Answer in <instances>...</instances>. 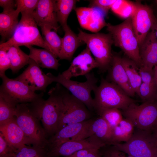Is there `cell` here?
I'll list each match as a JSON object with an SVG mask.
<instances>
[{"label":"cell","instance_id":"1","mask_svg":"<svg viewBox=\"0 0 157 157\" xmlns=\"http://www.w3.org/2000/svg\"><path fill=\"white\" fill-rule=\"evenodd\" d=\"M65 90L57 83L48 92L49 97L47 100L42 98L31 103L33 108H29L34 115L41 121L46 131L51 135H53L58 130Z\"/></svg>","mask_w":157,"mask_h":157},{"label":"cell","instance_id":"2","mask_svg":"<svg viewBox=\"0 0 157 157\" xmlns=\"http://www.w3.org/2000/svg\"><path fill=\"white\" fill-rule=\"evenodd\" d=\"M93 91L94 111L98 115L107 108L124 109L136 102L117 85L103 78Z\"/></svg>","mask_w":157,"mask_h":157},{"label":"cell","instance_id":"3","mask_svg":"<svg viewBox=\"0 0 157 157\" xmlns=\"http://www.w3.org/2000/svg\"><path fill=\"white\" fill-rule=\"evenodd\" d=\"M33 13H21V19L12 36L6 42L1 43L0 48L35 45L50 51L40 34Z\"/></svg>","mask_w":157,"mask_h":157},{"label":"cell","instance_id":"4","mask_svg":"<svg viewBox=\"0 0 157 157\" xmlns=\"http://www.w3.org/2000/svg\"><path fill=\"white\" fill-rule=\"evenodd\" d=\"M106 26L115 45L120 48L128 57L139 67H141L142 62L140 46L133 27L131 17L117 25L108 23Z\"/></svg>","mask_w":157,"mask_h":157},{"label":"cell","instance_id":"5","mask_svg":"<svg viewBox=\"0 0 157 157\" xmlns=\"http://www.w3.org/2000/svg\"><path fill=\"white\" fill-rule=\"evenodd\" d=\"M78 36L81 41L86 44L93 55L99 71L104 72L108 70L113 56L111 47L113 41L110 34L97 33L90 34L79 30Z\"/></svg>","mask_w":157,"mask_h":157},{"label":"cell","instance_id":"6","mask_svg":"<svg viewBox=\"0 0 157 157\" xmlns=\"http://www.w3.org/2000/svg\"><path fill=\"white\" fill-rule=\"evenodd\" d=\"M111 145L133 157H157V138L151 131L137 129L128 142Z\"/></svg>","mask_w":157,"mask_h":157},{"label":"cell","instance_id":"7","mask_svg":"<svg viewBox=\"0 0 157 157\" xmlns=\"http://www.w3.org/2000/svg\"><path fill=\"white\" fill-rule=\"evenodd\" d=\"M15 121L30 143L44 148L48 141L39 124L38 119L34 115L28 106L24 103L17 105L15 116Z\"/></svg>","mask_w":157,"mask_h":157},{"label":"cell","instance_id":"8","mask_svg":"<svg viewBox=\"0 0 157 157\" xmlns=\"http://www.w3.org/2000/svg\"><path fill=\"white\" fill-rule=\"evenodd\" d=\"M47 75L52 82H56L65 87L67 90L77 99L81 101L92 112L94 111V99L91 96V92L97 86V79L92 73H89L85 76L86 80L80 82L66 79L60 73L55 76L51 73Z\"/></svg>","mask_w":157,"mask_h":157},{"label":"cell","instance_id":"9","mask_svg":"<svg viewBox=\"0 0 157 157\" xmlns=\"http://www.w3.org/2000/svg\"><path fill=\"white\" fill-rule=\"evenodd\" d=\"M122 113L137 129L151 131L157 125V102L156 101L144 102L140 105L133 103L122 110Z\"/></svg>","mask_w":157,"mask_h":157},{"label":"cell","instance_id":"10","mask_svg":"<svg viewBox=\"0 0 157 157\" xmlns=\"http://www.w3.org/2000/svg\"><path fill=\"white\" fill-rule=\"evenodd\" d=\"M92 116V112L84 104L67 90H65L58 131L66 126L89 120Z\"/></svg>","mask_w":157,"mask_h":157},{"label":"cell","instance_id":"11","mask_svg":"<svg viewBox=\"0 0 157 157\" xmlns=\"http://www.w3.org/2000/svg\"><path fill=\"white\" fill-rule=\"evenodd\" d=\"M2 81L0 94L15 103H33L42 98L43 93L37 94L22 82L8 78L5 74L0 76Z\"/></svg>","mask_w":157,"mask_h":157},{"label":"cell","instance_id":"12","mask_svg":"<svg viewBox=\"0 0 157 157\" xmlns=\"http://www.w3.org/2000/svg\"><path fill=\"white\" fill-rule=\"evenodd\" d=\"M94 120L91 118L60 129L48 140L47 150L66 141L80 140L91 136V126Z\"/></svg>","mask_w":157,"mask_h":157},{"label":"cell","instance_id":"13","mask_svg":"<svg viewBox=\"0 0 157 157\" xmlns=\"http://www.w3.org/2000/svg\"><path fill=\"white\" fill-rule=\"evenodd\" d=\"M135 5V10L131 17L132 23L140 47L157 20L149 6L139 3Z\"/></svg>","mask_w":157,"mask_h":157},{"label":"cell","instance_id":"14","mask_svg":"<svg viewBox=\"0 0 157 157\" xmlns=\"http://www.w3.org/2000/svg\"><path fill=\"white\" fill-rule=\"evenodd\" d=\"M106 146L93 135L84 139L64 142L47 151L49 157H67L80 150L93 148L100 149Z\"/></svg>","mask_w":157,"mask_h":157},{"label":"cell","instance_id":"15","mask_svg":"<svg viewBox=\"0 0 157 157\" xmlns=\"http://www.w3.org/2000/svg\"><path fill=\"white\" fill-rule=\"evenodd\" d=\"M15 78L22 82L35 92L37 90L45 92L47 87L53 82L47 74L44 73L31 58L28 67Z\"/></svg>","mask_w":157,"mask_h":157},{"label":"cell","instance_id":"16","mask_svg":"<svg viewBox=\"0 0 157 157\" xmlns=\"http://www.w3.org/2000/svg\"><path fill=\"white\" fill-rule=\"evenodd\" d=\"M98 67L97 63L86 47L74 58L68 68L61 74L66 79H70L73 77L85 75L93 69Z\"/></svg>","mask_w":157,"mask_h":157},{"label":"cell","instance_id":"17","mask_svg":"<svg viewBox=\"0 0 157 157\" xmlns=\"http://www.w3.org/2000/svg\"><path fill=\"white\" fill-rule=\"evenodd\" d=\"M122 58L113 53L110 66L108 70V81L113 82L121 88L129 96L134 97L135 93L131 85L122 63Z\"/></svg>","mask_w":157,"mask_h":157},{"label":"cell","instance_id":"18","mask_svg":"<svg viewBox=\"0 0 157 157\" xmlns=\"http://www.w3.org/2000/svg\"><path fill=\"white\" fill-rule=\"evenodd\" d=\"M56 0H39L37 7L33 13L37 25L44 24L50 25L57 30L59 28L57 20Z\"/></svg>","mask_w":157,"mask_h":157},{"label":"cell","instance_id":"19","mask_svg":"<svg viewBox=\"0 0 157 157\" xmlns=\"http://www.w3.org/2000/svg\"><path fill=\"white\" fill-rule=\"evenodd\" d=\"M0 134L8 144L17 150L25 145L30 144L15 117L0 125Z\"/></svg>","mask_w":157,"mask_h":157},{"label":"cell","instance_id":"20","mask_svg":"<svg viewBox=\"0 0 157 157\" xmlns=\"http://www.w3.org/2000/svg\"><path fill=\"white\" fill-rule=\"evenodd\" d=\"M140 53L142 62L141 67L153 69L157 65V39L152 28L140 46Z\"/></svg>","mask_w":157,"mask_h":157},{"label":"cell","instance_id":"21","mask_svg":"<svg viewBox=\"0 0 157 157\" xmlns=\"http://www.w3.org/2000/svg\"><path fill=\"white\" fill-rule=\"evenodd\" d=\"M63 28L65 34L62 38L61 48L58 57L61 60H70L77 48L83 43L68 25Z\"/></svg>","mask_w":157,"mask_h":157},{"label":"cell","instance_id":"22","mask_svg":"<svg viewBox=\"0 0 157 157\" xmlns=\"http://www.w3.org/2000/svg\"><path fill=\"white\" fill-rule=\"evenodd\" d=\"M29 50L30 58L40 67L57 70L60 65L57 57L51 51L45 49H39L32 46L27 47Z\"/></svg>","mask_w":157,"mask_h":157},{"label":"cell","instance_id":"23","mask_svg":"<svg viewBox=\"0 0 157 157\" xmlns=\"http://www.w3.org/2000/svg\"><path fill=\"white\" fill-rule=\"evenodd\" d=\"M19 13L14 9L0 13V34L3 40H8L12 36L19 22Z\"/></svg>","mask_w":157,"mask_h":157},{"label":"cell","instance_id":"24","mask_svg":"<svg viewBox=\"0 0 157 157\" xmlns=\"http://www.w3.org/2000/svg\"><path fill=\"white\" fill-rule=\"evenodd\" d=\"M40 28L42 37L50 51L57 58L61 49L62 38L57 33V30L52 26L44 24L38 25Z\"/></svg>","mask_w":157,"mask_h":157},{"label":"cell","instance_id":"25","mask_svg":"<svg viewBox=\"0 0 157 157\" xmlns=\"http://www.w3.org/2000/svg\"><path fill=\"white\" fill-rule=\"evenodd\" d=\"M92 135H94L100 141L106 145H111L112 129L103 118L100 117L94 119L91 126Z\"/></svg>","mask_w":157,"mask_h":157},{"label":"cell","instance_id":"26","mask_svg":"<svg viewBox=\"0 0 157 157\" xmlns=\"http://www.w3.org/2000/svg\"><path fill=\"white\" fill-rule=\"evenodd\" d=\"M135 126L129 119H123L112 129V138L111 145L121 142H128L132 136Z\"/></svg>","mask_w":157,"mask_h":157},{"label":"cell","instance_id":"27","mask_svg":"<svg viewBox=\"0 0 157 157\" xmlns=\"http://www.w3.org/2000/svg\"><path fill=\"white\" fill-rule=\"evenodd\" d=\"M122 61L131 86L135 93L138 96L139 88L142 83L139 72V67L134 61L128 57L122 58Z\"/></svg>","mask_w":157,"mask_h":157},{"label":"cell","instance_id":"28","mask_svg":"<svg viewBox=\"0 0 157 157\" xmlns=\"http://www.w3.org/2000/svg\"><path fill=\"white\" fill-rule=\"evenodd\" d=\"M8 53L10 62V69L13 74L17 72L25 65L28 64L30 59L29 55L22 51L19 47H11Z\"/></svg>","mask_w":157,"mask_h":157},{"label":"cell","instance_id":"29","mask_svg":"<svg viewBox=\"0 0 157 157\" xmlns=\"http://www.w3.org/2000/svg\"><path fill=\"white\" fill-rule=\"evenodd\" d=\"M87 19V29L91 32H97L103 27L106 26L104 13L96 7H91Z\"/></svg>","mask_w":157,"mask_h":157},{"label":"cell","instance_id":"30","mask_svg":"<svg viewBox=\"0 0 157 157\" xmlns=\"http://www.w3.org/2000/svg\"><path fill=\"white\" fill-rule=\"evenodd\" d=\"M77 1L75 0H56L57 20L63 28L67 25V21L68 17L72 10L75 8Z\"/></svg>","mask_w":157,"mask_h":157},{"label":"cell","instance_id":"31","mask_svg":"<svg viewBox=\"0 0 157 157\" xmlns=\"http://www.w3.org/2000/svg\"><path fill=\"white\" fill-rule=\"evenodd\" d=\"M17 105L0 94V125L15 117Z\"/></svg>","mask_w":157,"mask_h":157},{"label":"cell","instance_id":"32","mask_svg":"<svg viewBox=\"0 0 157 157\" xmlns=\"http://www.w3.org/2000/svg\"><path fill=\"white\" fill-rule=\"evenodd\" d=\"M135 3L124 0H116L111 9L115 13L127 18L132 17L135 9Z\"/></svg>","mask_w":157,"mask_h":157},{"label":"cell","instance_id":"33","mask_svg":"<svg viewBox=\"0 0 157 157\" xmlns=\"http://www.w3.org/2000/svg\"><path fill=\"white\" fill-rule=\"evenodd\" d=\"M15 157H49L45 148L25 145L17 149Z\"/></svg>","mask_w":157,"mask_h":157},{"label":"cell","instance_id":"34","mask_svg":"<svg viewBox=\"0 0 157 157\" xmlns=\"http://www.w3.org/2000/svg\"><path fill=\"white\" fill-rule=\"evenodd\" d=\"M98 115L104 119L112 129L123 119L122 112L116 108L104 109Z\"/></svg>","mask_w":157,"mask_h":157},{"label":"cell","instance_id":"35","mask_svg":"<svg viewBox=\"0 0 157 157\" xmlns=\"http://www.w3.org/2000/svg\"><path fill=\"white\" fill-rule=\"evenodd\" d=\"M138 96L144 102L155 101L157 100V86L156 84L142 83Z\"/></svg>","mask_w":157,"mask_h":157},{"label":"cell","instance_id":"36","mask_svg":"<svg viewBox=\"0 0 157 157\" xmlns=\"http://www.w3.org/2000/svg\"><path fill=\"white\" fill-rule=\"evenodd\" d=\"M39 0H15L16 9L19 13H33L36 8Z\"/></svg>","mask_w":157,"mask_h":157},{"label":"cell","instance_id":"37","mask_svg":"<svg viewBox=\"0 0 157 157\" xmlns=\"http://www.w3.org/2000/svg\"><path fill=\"white\" fill-rule=\"evenodd\" d=\"M8 49L6 48H0V76L5 74V71L10 68V62L8 53Z\"/></svg>","mask_w":157,"mask_h":157},{"label":"cell","instance_id":"38","mask_svg":"<svg viewBox=\"0 0 157 157\" xmlns=\"http://www.w3.org/2000/svg\"><path fill=\"white\" fill-rule=\"evenodd\" d=\"M16 151L0 134V157H15Z\"/></svg>","mask_w":157,"mask_h":157},{"label":"cell","instance_id":"39","mask_svg":"<svg viewBox=\"0 0 157 157\" xmlns=\"http://www.w3.org/2000/svg\"><path fill=\"white\" fill-rule=\"evenodd\" d=\"M116 0H93L90 1L89 7H96L101 10L106 15Z\"/></svg>","mask_w":157,"mask_h":157},{"label":"cell","instance_id":"40","mask_svg":"<svg viewBox=\"0 0 157 157\" xmlns=\"http://www.w3.org/2000/svg\"><path fill=\"white\" fill-rule=\"evenodd\" d=\"M99 149L94 148L82 149L67 157H102Z\"/></svg>","mask_w":157,"mask_h":157},{"label":"cell","instance_id":"41","mask_svg":"<svg viewBox=\"0 0 157 157\" xmlns=\"http://www.w3.org/2000/svg\"><path fill=\"white\" fill-rule=\"evenodd\" d=\"M125 154L113 146L106 149L102 154L100 153L102 157H133L129 155L126 156Z\"/></svg>","mask_w":157,"mask_h":157},{"label":"cell","instance_id":"42","mask_svg":"<svg viewBox=\"0 0 157 157\" xmlns=\"http://www.w3.org/2000/svg\"><path fill=\"white\" fill-rule=\"evenodd\" d=\"M0 6L3 9V11L14 10L16 7L15 1L13 0H0Z\"/></svg>","mask_w":157,"mask_h":157},{"label":"cell","instance_id":"43","mask_svg":"<svg viewBox=\"0 0 157 157\" xmlns=\"http://www.w3.org/2000/svg\"><path fill=\"white\" fill-rule=\"evenodd\" d=\"M153 70L154 72L156 83L157 86V65L154 67Z\"/></svg>","mask_w":157,"mask_h":157},{"label":"cell","instance_id":"44","mask_svg":"<svg viewBox=\"0 0 157 157\" xmlns=\"http://www.w3.org/2000/svg\"><path fill=\"white\" fill-rule=\"evenodd\" d=\"M154 30L155 34L157 39V21H156L152 28Z\"/></svg>","mask_w":157,"mask_h":157},{"label":"cell","instance_id":"45","mask_svg":"<svg viewBox=\"0 0 157 157\" xmlns=\"http://www.w3.org/2000/svg\"><path fill=\"white\" fill-rule=\"evenodd\" d=\"M156 136L157 138V133L156 134Z\"/></svg>","mask_w":157,"mask_h":157}]
</instances>
